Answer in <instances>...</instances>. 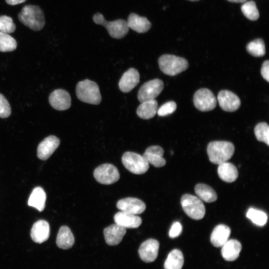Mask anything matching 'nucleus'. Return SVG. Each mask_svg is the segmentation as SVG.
Returning a JSON list of instances; mask_svg holds the SVG:
<instances>
[{
	"label": "nucleus",
	"mask_w": 269,
	"mask_h": 269,
	"mask_svg": "<svg viewBox=\"0 0 269 269\" xmlns=\"http://www.w3.org/2000/svg\"><path fill=\"white\" fill-rule=\"evenodd\" d=\"M234 151V144L227 141H211L207 148L209 160L216 164L227 161L232 157Z\"/></svg>",
	"instance_id": "obj_2"
},
{
	"label": "nucleus",
	"mask_w": 269,
	"mask_h": 269,
	"mask_svg": "<svg viewBox=\"0 0 269 269\" xmlns=\"http://www.w3.org/2000/svg\"><path fill=\"white\" fill-rule=\"evenodd\" d=\"M139 82V74L138 71L133 68L126 71L122 75L119 82L120 90L128 93L132 90Z\"/></svg>",
	"instance_id": "obj_16"
},
{
	"label": "nucleus",
	"mask_w": 269,
	"mask_h": 269,
	"mask_svg": "<svg viewBox=\"0 0 269 269\" xmlns=\"http://www.w3.org/2000/svg\"><path fill=\"white\" fill-rule=\"evenodd\" d=\"M46 193L42 187H36L33 189L28 201V205L39 211H42L45 207Z\"/></svg>",
	"instance_id": "obj_27"
},
{
	"label": "nucleus",
	"mask_w": 269,
	"mask_h": 269,
	"mask_svg": "<svg viewBox=\"0 0 269 269\" xmlns=\"http://www.w3.org/2000/svg\"><path fill=\"white\" fill-rule=\"evenodd\" d=\"M195 192L200 199L207 203L214 202L217 199V195L214 190L205 184H197L195 187Z\"/></svg>",
	"instance_id": "obj_29"
},
{
	"label": "nucleus",
	"mask_w": 269,
	"mask_h": 269,
	"mask_svg": "<svg viewBox=\"0 0 269 269\" xmlns=\"http://www.w3.org/2000/svg\"><path fill=\"white\" fill-rule=\"evenodd\" d=\"M231 234L230 227L224 224L216 226L210 236V242L215 247H222L229 240Z\"/></svg>",
	"instance_id": "obj_21"
},
{
	"label": "nucleus",
	"mask_w": 269,
	"mask_h": 269,
	"mask_svg": "<svg viewBox=\"0 0 269 269\" xmlns=\"http://www.w3.org/2000/svg\"><path fill=\"white\" fill-rule=\"evenodd\" d=\"M241 250V243L237 240L230 239L222 247L221 254L225 260L234 261L238 258Z\"/></svg>",
	"instance_id": "obj_23"
},
{
	"label": "nucleus",
	"mask_w": 269,
	"mask_h": 269,
	"mask_svg": "<svg viewBox=\"0 0 269 269\" xmlns=\"http://www.w3.org/2000/svg\"><path fill=\"white\" fill-rule=\"evenodd\" d=\"M184 264V257L178 249L172 250L168 255L164 264V269H181Z\"/></svg>",
	"instance_id": "obj_28"
},
{
	"label": "nucleus",
	"mask_w": 269,
	"mask_h": 269,
	"mask_svg": "<svg viewBox=\"0 0 269 269\" xmlns=\"http://www.w3.org/2000/svg\"><path fill=\"white\" fill-rule=\"evenodd\" d=\"M193 103L198 110L202 112L209 111L216 107L217 99L211 90L207 88H201L195 93Z\"/></svg>",
	"instance_id": "obj_9"
},
{
	"label": "nucleus",
	"mask_w": 269,
	"mask_h": 269,
	"mask_svg": "<svg viewBox=\"0 0 269 269\" xmlns=\"http://www.w3.org/2000/svg\"><path fill=\"white\" fill-rule=\"evenodd\" d=\"M6 2L11 5H16L23 3L26 1V0H5Z\"/></svg>",
	"instance_id": "obj_40"
},
{
	"label": "nucleus",
	"mask_w": 269,
	"mask_h": 269,
	"mask_svg": "<svg viewBox=\"0 0 269 269\" xmlns=\"http://www.w3.org/2000/svg\"><path fill=\"white\" fill-rule=\"evenodd\" d=\"M76 93L81 101L94 105H98L101 101V95L97 84L86 79L78 83Z\"/></svg>",
	"instance_id": "obj_3"
},
{
	"label": "nucleus",
	"mask_w": 269,
	"mask_h": 269,
	"mask_svg": "<svg viewBox=\"0 0 269 269\" xmlns=\"http://www.w3.org/2000/svg\"><path fill=\"white\" fill-rule=\"evenodd\" d=\"M60 144L59 139L54 135H49L39 144L37 157L43 160H47L57 149Z\"/></svg>",
	"instance_id": "obj_15"
},
{
	"label": "nucleus",
	"mask_w": 269,
	"mask_h": 269,
	"mask_svg": "<svg viewBox=\"0 0 269 269\" xmlns=\"http://www.w3.org/2000/svg\"><path fill=\"white\" fill-rule=\"evenodd\" d=\"M95 23L104 26L109 35L114 38L121 39L128 33L129 28L126 20L118 19L112 21L105 20L103 14L97 12L93 15Z\"/></svg>",
	"instance_id": "obj_5"
},
{
	"label": "nucleus",
	"mask_w": 269,
	"mask_h": 269,
	"mask_svg": "<svg viewBox=\"0 0 269 269\" xmlns=\"http://www.w3.org/2000/svg\"><path fill=\"white\" fill-rule=\"evenodd\" d=\"M246 49L249 54L255 57H261L266 53L265 43L260 38L249 42L246 46Z\"/></svg>",
	"instance_id": "obj_31"
},
{
	"label": "nucleus",
	"mask_w": 269,
	"mask_h": 269,
	"mask_svg": "<svg viewBox=\"0 0 269 269\" xmlns=\"http://www.w3.org/2000/svg\"><path fill=\"white\" fill-rule=\"evenodd\" d=\"M177 108L174 101H169L163 104L158 109L157 114L159 116L164 117L174 112Z\"/></svg>",
	"instance_id": "obj_36"
},
{
	"label": "nucleus",
	"mask_w": 269,
	"mask_h": 269,
	"mask_svg": "<svg viewBox=\"0 0 269 269\" xmlns=\"http://www.w3.org/2000/svg\"><path fill=\"white\" fill-rule=\"evenodd\" d=\"M217 99L221 108L226 112H234L241 106V101L238 96L229 90L220 91Z\"/></svg>",
	"instance_id": "obj_12"
},
{
	"label": "nucleus",
	"mask_w": 269,
	"mask_h": 269,
	"mask_svg": "<svg viewBox=\"0 0 269 269\" xmlns=\"http://www.w3.org/2000/svg\"><path fill=\"white\" fill-rule=\"evenodd\" d=\"M160 70L165 74L174 76L186 70L188 62L186 59L174 55L164 54L158 60Z\"/></svg>",
	"instance_id": "obj_4"
},
{
	"label": "nucleus",
	"mask_w": 269,
	"mask_h": 269,
	"mask_svg": "<svg viewBox=\"0 0 269 269\" xmlns=\"http://www.w3.org/2000/svg\"><path fill=\"white\" fill-rule=\"evenodd\" d=\"M74 242V237L70 228L66 226L61 227L56 238L58 247L67 250L73 246Z\"/></svg>",
	"instance_id": "obj_24"
},
{
	"label": "nucleus",
	"mask_w": 269,
	"mask_h": 269,
	"mask_svg": "<svg viewBox=\"0 0 269 269\" xmlns=\"http://www.w3.org/2000/svg\"><path fill=\"white\" fill-rule=\"evenodd\" d=\"M189 0L194 1H197V0Z\"/></svg>",
	"instance_id": "obj_42"
},
{
	"label": "nucleus",
	"mask_w": 269,
	"mask_h": 269,
	"mask_svg": "<svg viewBox=\"0 0 269 269\" xmlns=\"http://www.w3.org/2000/svg\"><path fill=\"white\" fill-rule=\"evenodd\" d=\"M93 174L98 182L106 185L116 182L120 177L117 168L110 163H105L98 166L95 169Z\"/></svg>",
	"instance_id": "obj_8"
},
{
	"label": "nucleus",
	"mask_w": 269,
	"mask_h": 269,
	"mask_svg": "<svg viewBox=\"0 0 269 269\" xmlns=\"http://www.w3.org/2000/svg\"><path fill=\"white\" fill-rule=\"evenodd\" d=\"M114 219L115 223L126 229L136 228L142 223L139 216L123 211L117 213L114 215Z\"/></svg>",
	"instance_id": "obj_20"
},
{
	"label": "nucleus",
	"mask_w": 269,
	"mask_h": 269,
	"mask_svg": "<svg viewBox=\"0 0 269 269\" xmlns=\"http://www.w3.org/2000/svg\"><path fill=\"white\" fill-rule=\"evenodd\" d=\"M164 150L158 145H152L148 147L142 155L148 164L155 167L163 166L166 164V160L163 157Z\"/></svg>",
	"instance_id": "obj_19"
},
{
	"label": "nucleus",
	"mask_w": 269,
	"mask_h": 269,
	"mask_svg": "<svg viewBox=\"0 0 269 269\" xmlns=\"http://www.w3.org/2000/svg\"><path fill=\"white\" fill-rule=\"evenodd\" d=\"M218 165V174L223 181L230 183L235 181L237 179L238 172L234 164L226 161Z\"/></svg>",
	"instance_id": "obj_25"
},
{
	"label": "nucleus",
	"mask_w": 269,
	"mask_h": 269,
	"mask_svg": "<svg viewBox=\"0 0 269 269\" xmlns=\"http://www.w3.org/2000/svg\"><path fill=\"white\" fill-rule=\"evenodd\" d=\"M117 207L121 211L134 215L142 213L146 209V205L142 201L134 197L120 199L117 202Z\"/></svg>",
	"instance_id": "obj_13"
},
{
	"label": "nucleus",
	"mask_w": 269,
	"mask_h": 269,
	"mask_svg": "<svg viewBox=\"0 0 269 269\" xmlns=\"http://www.w3.org/2000/svg\"><path fill=\"white\" fill-rule=\"evenodd\" d=\"M254 133L258 140L269 145V127L268 124L265 122L258 124L254 129Z\"/></svg>",
	"instance_id": "obj_34"
},
{
	"label": "nucleus",
	"mask_w": 269,
	"mask_h": 269,
	"mask_svg": "<svg viewBox=\"0 0 269 269\" xmlns=\"http://www.w3.org/2000/svg\"><path fill=\"white\" fill-rule=\"evenodd\" d=\"M122 161L126 169L135 174H143L149 168V164L143 156L135 152H125L122 156Z\"/></svg>",
	"instance_id": "obj_7"
},
{
	"label": "nucleus",
	"mask_w": 269,
	"mask_h": 269,
	"mask_svg": "<svg viewBox=\"0 0 269 269\" xmlns=\"http://www.w3.org/2000/svg\"><path fill=\"white\" fill-rule=\"evenodd\" d=\"M164 87L162 81L155 79L144 83L140 88L137 98L141 103L147 100H154L162 92Z\"/></svg>",
	"instance_id": "obj_10"
},
{
	"label": "nucleus",
	"mask_w": 269,
	"mask_h": 269,
	"mask_svg": "<svg viewBox=\"0 0 269 269\" xmlns=\"http://www.w3.org/2000/svg\"><path fill=\"white\" fill-rule=\"evenodd\" d=\"M182 227L179 222H174L169 231V237L170 238H175L182 233Z\"/></svg>",
	"instance_id": "obj_38"
},
{
	"label": "nucleus",
	"mask_w": 269,
	"mask_h": 269,
	"mask_svg": "<svg viewBox=\"0 0 269 269\" xmlns=\"http://www.w3.org/2000/svg\"><path fill=\"white\" fill-rule=\"evenodd\" d=\"M159 243L153 239H148L140 245L138 253L140 259L145 263L154 262L157 257Z\"/></svg>",
	"instance_id": "obj_11"
},
{
	"label": "nucleus",
	"mask_w": 269,
	"mask_h": 269,
	"mask_svg": "<svg viewBox=\"0 0 269 269\" xmlns=\"http://www.w3.org/2000/svg\"><path fill=\"white\" fill-rule=\"evenodd\" d=\"M157 102L155 100L145 101L141 102L137 109L136 114L142 119H149L154 117L157 113Z\"/></svg>",
	"instance_id": "obj_26"
},
{
	"label": "nucleus",
	"mask_w": 269,
	"mask_h": 269,
	"mask_svg": "<svg viewBox=\"0 0 269 269\" xmlns=\"http://www.w3.org/2000/svg\"><path fill=\"white\" fill-rule=\"evenodd\" d=\"M126 233V229L117 224H112L104 230L106 243L110 246L118 245Z\"/></svg>",
	"instance_id": "obj_18"
},
{
	"label": "nucleus",
	"mask_w": 269,
	"mask_h": 269,
	"mask_svg": "<svg viewBox=\"0 0 269 269\" xmlns=\"http://www.w3.org/2000/svg\"><path fill=\"white\" fill-rule=\"evenodd\" d=\"M241 10L243 14L250 20H256L259 17V10L254 1L245 2L241 6Z\"/></svg>",
	"instance_id": "obj_33"
},
{
	"label": "nucleus",
	"mask_w": 269,
	"mask_h": 269,
	"mask_svg": "<svg viewBox=\"0 0 269 269\" xmlns=\"http://www.w3.org/2000/svg\"><path fill=\"white\" fill-rule=\"evenodd\" d=\"M15 30V25L11 17L7 15L0 16V31L11 33Z\"/></svg>",
	"instance_id": "obj_35"
},
{
	"label": "nucleus",
	"mask_w": 269,
	"mask_h": 269,
	"mask_svg": "<svg viewBox=\"0 0 269 269\" xmlns=\"http://www.w3.org/2000/svg\"><path fill=\"white\" fill-rule=\"evenodd\" d=\"M18 18L24 25L34 31L40 30L45 24L44 13L37 5L24 6L18 14Z\"/></svg>",
	"instance_id": "obj_1"
},
{
	"label": "nucleus",
	"mask_w": 269,
	"mask_h": 269,
	"mask_svg": "<svg viewBox=\"0 0 269 269\" xmlns=\"http://www.w3.org/2000/svg\"><path fill=\"white\" fill-rule=\"evenodd\" d=\"M129 28L139 33L147 32L151 27L150 22L144 16H140L135 13H131L127 21Z\"/></svg>",
	"instance_id": "obj_22"
},
{
	"label": "nucleus",
	"mask_w": 269,
	"mask_h": 269,
	"mask_svg": "<svg viewBox=\"0 0 269 269\" xmlns=\"http://www.w3.org/2000/svg\"><path fill=\"white\" fill-rule=\"evenodd\" d=\"M11 114V109L9 104L4 96L0 94V117L6 118Z\"/></svg>",
	"instance_id": "obj_37"
},
{
	"label": "nucleus",
	"mask_w": 269,
	"mask_h": 269,
	"mask_svg": "<svg viewBox=\"0 0 269 269\" xmlns=\"http://www.w3.org/2000/svg\"><path fill=\"white\" fill-rule=\"evenodd\" d=\"M50 105L59 111L66 110L71 106V97L68 92L63 89H56L49 96Z\"/></svg>",
	"instance_id": "obj_14"
},
{
	"label": "nucleus",
	"mask_w": 269,
	"mask_h": 269,
	"mask_svg": "<svg viewBox=\"0 0 269 269\" xmlns=\"http://www.w3.org/2000/svg\"><path fill=\"white\" fill-rule=\"evenodd\" d=\"M261 74L263 78L267 82H269V61L268 60L264 61L262 64Z\"/></svg>",
	"instance_id": "obj_39"
},
{
	"label": "nucleus",
	"mask_w": 269,
	"mask_h": 269,
	"mask_svg": "<svg viewBox=\"0 0 269 269\" xmlns=\"http://www.w3.org/2000/svg\"><path fill=\"white\" fill-rule=\"evenodd\" d=\"M228 1L232 2H241L244 3L247 0H227Z\"/></svg>",
	"instance_id": "obj_41"
},
{
	"label": "nucleus",
	"mask_w": 269,
	"mask_h": 269,
	"mask_svg": "<svg viewBox=\"0 0 269 269\" xmlns=\"http://www.w3.org/2000/svg\"><path fill=\"white\" fill-rule=\"evenodd\" d=\"M16 46L17 42L14 38L8 33L0 31V51H12Z\"/></svg>",
	"instance_id": "obj_32"
},
{
	"label": "nucleus",
	"mask_w": 269,
	"mask_h": 269,
	"mask_svg": "<svg viewBox=\"0 0 269 269\" xmlns=\"http://www.w3.org/2000/svg\"><path fill=\"white\" fill-rule=\"evenodd\" d=\"M181 205L188 216L194 220L202 219L205 214V207L201 199L191 194H184L181 198Z\"/></svg>",
	"instance_id": "obj_6"
},
{
	"label": "nucleus",
	"mask_w": 269,
	"mask_h": 269,
	"mask_svg": "<svg viewBox=\"0 0 269 269\" xmlns=\"http://www.w3.org/2000/svg\"><path fill=\"white\" fill-rule=\"evenodd\" d=\"M50 235L49 223L44 220L34 223L31 228L30 236L34 242L41 244L48 240Z\"/></svg>",
	"instance_id": "obj_17"
},
{
	"label": "nucleus",
	"mask_w": 269,
	"mask_h": 269,
	"mask_svg": "<svg viewBox=\"0 0 269 269\" xmlns=\"http://www.w3.org/2000/svg\"><path fill=\"white\" fill-rule=\"evenodd\" d=\"M246 217L254 224L259 226H264L268 220V216L265 212L253 208L249 209L246 213Z\"/></svg>",
	"instance_id": "obj_30"
}]
</instances>
